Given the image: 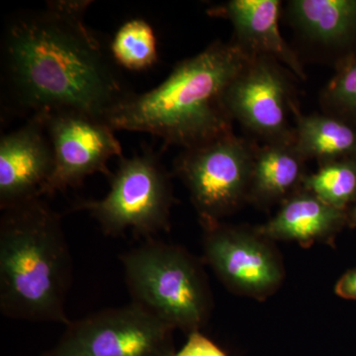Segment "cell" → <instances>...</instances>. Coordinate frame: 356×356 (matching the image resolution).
<instances>
[{
	"label": "cell",
	"instance_id": "3957f363",
	"mask_svg": "<svg viewBox=\"0 0 356 356\" xmlns=\"http://www.w3.org/2000/svg\"><path fill=\"white\" fill-rule=\"evenodd\" d=\"M2 213L0 312L14 320L69 325L74 266L62 216L43 198Z\"/></svg>",
	"mask_w": 356,
	"mask_h": 356
},
{
	"label": "cell",
	"instance_id": "8992f818",
	"mask_svg": "<svg viewBox=\"0 0 356 356\" xmlns=\"http://www.w3.org/2000/svg\"><path fill=\"white\" fill-rule=\"evenodd\" d=\"M257 149L234 133L184 149L175 172L191 193L202 224L219 222L250 193Z\"/></svg>",
	"mask_w": 356,
	"mask_h": 356
},
{
	"label": "cell",
	"instance_id": "9a60e30c",
	"mask_svg": "<svg viewBox=\"0 0 356 356\" xmlns=\"http://www.w3.org/2000/svg\"><path fill=\"white\" fill-rule=\"evenodd\" d=\"M288 13L300 31L322 44L346 39L356 26V0H292Z\"/></svg>",
	"mask_w": 356,
	"mask_h": 356
},
{
	"label": "cell",
	"instance_id": "ac0fdd59",
	"mask_svg": "<svg viewBox=\"0 0 356 356\" xmlns=\"http://www.w3.org/2000/svg\"><path fill=\"white\" fill-rule=\"evenodd\" d=\"M305 188L325 203L343 209L356 191V168L341 161L323 163L318 172L306 178Z\"/></svg>",
	"mask_w": 356,
	"mask_h": 356
},
{
	"label": "cell",
	"instance_id": "2e32d148",
	"mask_svg": "<svg viewBox=\"0 0 356 356\" xmlns=\"http://www.w3.org/2000/svg\"><path fill=\"white\" fill-rule=\"evenodd\" d=\"M295 146L304 159L323 163L334 161L356 149V133L339 119L324 115H303L295 105Z\"/></svg>",
	"mask_w": 356,
	"mask_h": 356
},
{
	"label": "cell",
	"instance_id": "52a82bcc",
	"mask_svg": "<svg viewBox=\"0 0 356 356\" xmlns=\"http://www.w3.org/2000/svg\"><path fill=\"white\" fill-rule=\"evenodd\" d=\"M175 329L131 302L70 321L41 356H175Z\"/></svg>",
	"mask_w": 356,
	"mask_h": 356
},
{
	"label": "cell",
	"instance_id": "277c9868",
	"mask_svg": "<svg viewBox=\"0 0 356 356\" xmlns=\"http://www.w3.org/2000/svg\"><path fill=\"white\" fill-rule=\"evenodd\" d=\"M120 261L131 302L188 334L207 323L209 285L200 264L186 250L149 238L124 252Z\"/></svg>",
	"mask_w": 356,
	"mask_h": 356
},
{
	"label": "cell",
	"instance_id": "7a4b0ae2",
	"mask_svg": "<svg viewBox=\"0 0 356 356\" xmlns=\"http://www.w3.org/2000/svg\"><path fill=\"white\" fill-rule=\"evenodd\" d=\"M235 41H217L178 63L159 86L132 92L105 115L114 131L152 134L166 145L200 146L233 132L225 95L252 60Z\"/></svg>",
	"mask_w": 356,
	"mask_h": 356
},
{
	"label": "cell",
	"instance_id": "ba28073f",
	"mask_svg": "<svg viewBox=\"0 0 356 356\" xmlns=\"http://www.w3.org/2000/svg\"><path fill=\"white\" fill-rule=\"evenodd\" d=\"M55 156L53 175L44 196L76 188L95 173L112 177L110 159L123 156L115 131L99 117L76 111L44 113Z\"/></svg>",
	"mask_w": 356,
	"mask_h": 356
},
{
	"label": "cell",
	"instance_id": "d6986e66",
	"mask_svg": "<svg viewBox=\"0 0 356 356\" xmlns=\"http://www.w3.org/2000/svg\"><path fill=\"white\" fill-rule=\"evenodd\" d=\"M356 117V65L344 70L329 84L323 102Z\"/></svg>",
	"mask_w": 356,
	"mask_h": 356
},
{
	"label": "cell",
	"instance_id": "44dd1931",
	"mask_svg": "<svg viewBox=\"0 0 356 356\" xmlns=\"http://www.w3.org/2000/svg\"><path fill=\"white\" fill-rule=\"evenodd\" d=\"M337 295L346 299H356V270L344 274L337 282Z\"/></svg>",
	"mask_w": 356,
	"mask_h": 356
},
{
	"label": "cell",
	"instance_id": "5b68a950",
	"mask_svg": "<svg viewBox=\"0 0 356 356\" xmlns=\"http://www.w3.org/2000/svg\"><path fill=\"white\" fill-rule=\"evenodd\" d=\"M108 180L104 198L76 201L72 211L88 212L105 236H123L132 229L134 235L146 240L170 229L175 202L172 180L153 149L145 147L132 158H119Z\"/></svg>",
	"mask_w": 356,
	"mask_h": 356
},
{
	"label": "cell",
	"instance_id": "4fadbf2b",
	"mask_svg": "<svg viewBox=\"0 0 356 356\" xmlns=\"http://www.w3.org/2000/svg\"><path fill=\"white\" fill-rule=\"evenodd\" d=\"M343 219L341 209L325 203L311 192L293 196L261 233L266 238L311 243L329 235Z\"/></svg>",
	"mask_w": 356,
	"mask_h": 356
},
{
	"label": "cell",
	"instance_id": "ffe728a7",
	"mask_svg": "<svg viewBox=\"0 0 356 356\" xmlns=\"http://www.w3.org/2000/svg\"><path fill=\"white\" fill-rule=\"evenodd\" d=\"M175 356H227L217 346L201 334L200 331L192 332L188 334V339L184 348Z\"/></svg>",
	"mask_w": 356,
	"mask_h": 356
},
{
	"label": "cell",
	"instance_id": "8fae6325",
	"mask_svg": "<svg viewBox=\"0 0 356 356\" xmlns=\"http://www.w3.org/2000/svg\"><path fill=\"white\" fill-rule=\"evenodd\" d=\"M55 166L44 114H34L0 140V209L15 207L43 191Z\"/></svg>",
	"mask_w": 356,
	"mask_h": 356
},
{
	"label": "cell",
	"instance_id": "e0dca14e",
	"mask_svg": "<svg viewBox=\"0 0 356 356\" xmlns=\"http://www.w3.org/2000/svg\"><path fill=\"white\" fill-rule=\"evenodd\" d=\"M110 53L119 67L129 70H145L158 62V42L152 26L144 19L124 23L115 34Z\"/></svg>",
	"mask_w": 356,
	"mask_h": 356
},
{
	"label": "cell",
	"instance_id": "9c48e42d",
	"mask_svg": "<svg viewBox=\"0 0 356 356\" xmlns=\"http://www.w3.org/2000/svg\"><path fill=\"white\" fill-rule=\"evenodd\" d=\"M225 104L233 120L266 143L295 140L291 86L273 58L252 57L229 84Z\"/></svg>",
	"mask_w": 356,
	"mask_h": 356
},
{
	"label": "cell",
	"instance_id": "30bf717a",
	"mask_svg": "<svg viewBox=\"0 0 356 356\" xmlns=\"http://www.w3.org/2000/svg\"><path fill=\"white\" fill-rule=\"evenodd\" d=\"M202 226L206 261L227 286L257 298L278 287L283 276L280 259L259 236L220 222Z\"/></svg>",
	"mask_w": 356,
	"mask_h": 356
},
{
	"label": "cell",
	"instance_id": "5bb4252c",
	"mask_svg": "<svg viewBox=\"0 0 356 356\" xmlns=\"http://www.w3.org/2000/svg\"><path fill=\"white\" fill-rule=\"evenodd\" d=\"M305 161L295 140L266 143L257 149L248 197L264 204L282 198L301 181Z\"/></svg>",
	"mask_w": 356,
	"mask_h": 356
},
{
	"label": "cell",
	"instance_id": "7c38bea8",
	"mask_svg": "<svg viewBox=\"0 0 356 356\" xmlns=\"http://www.w3.org/2000/svg\"><path fill=\"white\" fill-rule=\"evenodd\" d=\"M278 0H231L212 7L207 13L229 20L235 42L252 57H268L286 65L295 76L306 79L303 65L283 38L278 25Z\"/></svg>",
	"mask_w": 356,
	"mask_h": 356
},
{
	"label": "cell",
	"instance_id": "6da1fadb",
	"mask_svg": "<svg viewBox=\"0 0 356 356\" xmlns=\"http://www.w3.org/2000/svg\"><path fill=\"white\" fill-rule=\"evenodd\" d=\"M91 1L57 0L14 16L2 40L4 83L30 116L76 111L104 119L132 93L110 49L84 21Z\"/></svg>",
	"mask_w": 356,
	"mask_h": 356
}]
</instances>
